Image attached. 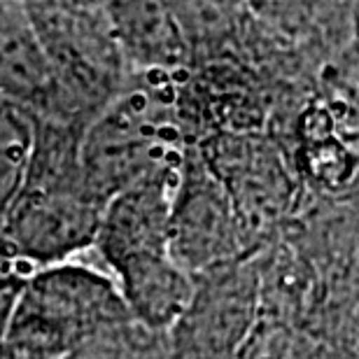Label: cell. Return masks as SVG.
<instances>
[{
	"instance_id": "cell-1",
	"label": "cell",
	"mask_w": 359,
	"mask_h": 359,
	"mask_svg": "<svg viewBox=\"0 0 359 359\" xmlns=\"http://www.w3.org/2000/svg\"><path fill=\"white\" fill-rule=\"evenodd\" d=\"M82 131L35 119L24 184L0 222V241L33 273L93 250L105 203L80 166Z\"/></svg>"
},
{
	"instance_id": "cell-9",
	"label": "cell",
	"mask_w": 359,
	"mask_h": 359,
	"mask_svg": "<svg viewBox=\"0 0 359 359\" xmlns=\"http://www.w3.org/2000/svg\"><path fill=\"white\" fill-rule=\"evenodd\" d=\"M0 103L54 117V84L24 3H0Z\"/></svg>"
},
{
	"instance_id": "cell-3",
	"label": "cell",
	"mask_w": 359,
	"mask_h": 359,
	"mask_svg": "<svg viewBox=\"0 0 359 359\" xmlns=\"http://www.w3.org/2000/svg\"><path fill=\"white\" fill-rule=\"evenodd\" d=\"M54 84L47 121L84 133L131 84L107 3H24Z\"/></svg>"
},
{
	"instance_id": "cell-12",
	"label": "cell",
	"mask_w": 359,
	"mask_h": 359,
	"mask_svg": "<svg viewBox=\"0 0 359 359\" xmlns=\"http://www.w3.org/2000/svg\"><path fill=\"white\" fill-rule=\"evenodd\" d=\"M66 359H170L168 334L154 332L133 318L96 334Z\"/></svg>"
},
{
	"instance_id": "cell-8",
	"label": "cell",
	"mask_w": 359,
	"mask_h": 359,
	"mask_svg": "<svg viewBox=\"0 0 359 359\" xmlns=\"http://www.w3.org/2000/svg\"><path fill=\"white\" fill-rule=\"evenodd\" d=\"M131 75H182L191 49L170 3H107Z\"/></svg>"
},
{
	"instance_id": "cell-4",
	"label": "cell",
	"mask_w": 359,
	"mask_h": 359,
	"mask_svg": "<svg viewBox=\"0 0 359 359\" xmlns=\"http://www.w3.org/2000/svg\"><path fill=\"white\" fill-rule=\"evenodd\" d=\"M131 318L112 276L68 262L35 271L26 280L0 339L66 359L96 334Z\"/></svg>"
},
{
	"instance_id": "cell-11",
	"label": "cell",
	"mask_w": 359,
	"mask_h": 359,
	"mask_svg": "<svg viewBox=\"0 0 359 359\" xmlns=\"http://www.w3.org/2000/svg\"><path fill=\"white\" fill-rule=\"evenodd\" d=\"M35 117L7 103H0V222L12 208L24 184L33 152Z\"/></svg>"
},
{
	"instance_id": "cell-2",
	"label": "cell",
	"mask_w": 359,
	"mask_h": 359,
	"mask_svg": "<svg viewBox=\"0 0 359 359\" xmlns=\"http://www.w3.org/2000/svg\"><path fill=\"white\" fill-rule=\"evenodd\" d=\"M189 145L180 75H133L126 91L84 128L80 166L107 205L140 180L180 166Z\"/></svg>"
},
{
	"instance_id": "cell-10",
	"label": "cell",
	"mask_w": 359,
	"mask_h": 359,
	"mask_svg": "<svg viewBox=\"0 0 359 359\" xmlns=\"http://www.w3.org/2000/svg\"><path fill=\"white\" fill-rule=\"evenodd\" d=\"M128 313L135 322L168 334L194 297L189 276L170 255H152L128 262L112 273Z\"/></svg>"
},
{
	"instance_id": "cell-5",
	"label": "cell",
	"mask_w": 359,
	"mask_h": 359,
	"mask_svg": "<svg viewBox=\"0 0 359 359\" xmlns=\"http://www.w3.org/2000/svg\"><path fill=\"white\" fill-rule=\"evenodd\" d=\"M170 257L189 276L259 257L226 184L201 145H189L170 212Z\"/></svg>"
},
{
	"instance_id": "cell-7",
	"label": "cell",
	"mask_w": 359,
	"mask_h": 359,
	"mask_svg": "<svg viewBox=\"0 0 359 359\" xmlns=\"http://www.w3.org/2000/svg\"><path fill=\"white\" fill-rule=\"evenodd\" d=\"M180 168L159 170L107 201L93 250L112 273L128 262L170 255V212Z\"/></svg>"
},
{
	"instance_id": "cell-6",
	"label": "cell",
	"mask_w": 359,
	"mask_h": 359,
	"mask_svg": "<svg viewBox=\"0 0 359 359\" xmlns=\"http://www.w3.org/2000/svg\"><path fill=\"white\" fill-rule=\"evenodd\" d=\"M194 283L189 306L168 332L170 359H243L262 313L259 259L201 273Z\"/></svg>"
}]
</instances>
